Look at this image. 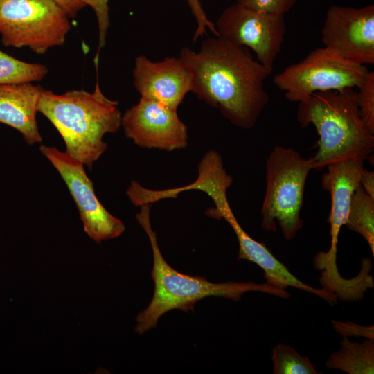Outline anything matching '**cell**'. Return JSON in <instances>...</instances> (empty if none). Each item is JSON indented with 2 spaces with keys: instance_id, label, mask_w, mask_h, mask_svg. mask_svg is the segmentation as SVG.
<instances>
[{
  "instance_id": "cell-1",
  "label": "cell",
  "mask_w": 374,
  "mask_h": 374,
  "mask_svg": "<svg viewBox=\"0 0 374 374\" xmlns=\"http://www.w3.org/2000/svg\"><path fill=\"white\" fill-rule=\"evenodd\" d=\"M193 77V90L233 125L253 127L269 102L265 80L271 73L249 48L220 36L204 40L199 51L188 47L179 57Z\"/></svg>"
},
{
  "instance_id": "cell-2",
  "label": "cell",
  "mask_w": 374,
  "mask_h": 374,
  "mask_svg": "<svg viewBox=\"0 0 374 374\" xmlns=\"http://www.w3.org/2000/svg\"><path fill=\"white\" fill-rule=\"evenodd\" d=\"M297 121L314 126L318 150L310 158L312 169L348 160L364 161L374 150V133L362 118L352 88L315 92L299 102Z\"/></svg>"
},
{
  "instance_id": "cell-3",
  "label": "cell",
  "mask_w": 374,
  "mask_h": 374,
  "mask_svg": "<svg viewBox=\"0 0 374 374\" xmlns=\"http://www.w3.org/2000/svg\"><path fill=\"white\" fill-rule=\"evenodd\" d=\"M117 101L102 92L97 75L93 92L71 90L62 94L42 89L37 105L56 128L66 145V152L89 169L107 148L105 134L121 126Z\"/></svg>"
},
{
  "instance_id": "cell-4",
  "label": "cell",
  "mask_w": 374,
  "mask_h": 374,
  "mask_svg": "<svg viewBox=\"0 0 374 374\" xmlns=\"http://www.w3.org/2000/svg\"><path fill=\"white\" fill-rule=\"evenodd\" d=\"M151 204L141 206L136 218L146 233L152 247L153 266L151 276L154 284L152 299L148 307L136 317L135 331L143 334L155 328L159 319L175 309L185 312L193 310L196 302L208 296L224 297L239 301L244 293L261 292L285 299L290 294L276 285L254 282L211 283L202 276L184 274L174 269L163 258L159 248L156 233L150 221Z\"/></svg>"
},
{
  "instance_id": "cell-5",
  "label": "cell",
  "mask_w": 374,
  "mask_h": 374,
  "mask_svg": "<svg viewBox=\"0 0 374 374\" xmlns=\"http://www.w3.org/2000/svg\"><path fill=\"white\" fill-rule=\"evenodd\" d=\"M312 170L310 159L290 148L276 146L265 162L266 189L261 227L276 231L277 224L285 240L294 238L303 226L300 213L308 175Z\"/></svg>"
},
{
  "instance_id": "cell-6",
  "label": "cell",
  "mask_w": 374,
  "mask_h": 374,
  "mask_svg": "<svg viewBox=\"0 0 374 374\" xmlns=\"http://www.w3.org/2000/svg\"><path fill=\"white\" fill-rule=\"evenodd\" d=\"M69 18L53 0H0L2 43L44 54L64 44L71 30Z\"/></svg>"
},
{
  "instance_id": "cell-7",
  "label": "cell",
  "mask_w": 374,
  "mask_h": 374,
  "mask_svg": "<svg viewBox=\"0 0 374 374\" xmlns=\"http://www.w3.org/2000/svg\"><path fill=\"white\" fill-rule=\"evenodd\" d=\"M368 71L366 65L323 46L286 67L273 81L286 99L299 103L315 92L358 88Z\"/></svg>"
},
{
  "instance_id": "cell-8",
  "label": "cell",
  "mask_w": 374,
  "mask_h": 374,
  "mask_svg": "<svg viewBox=\"0 0 374 374\" xmlns=\"http://www.w3.org/2000/svg\"><path fill=\"white\" fill-rule=\"evenodd\" d=\"M321 178V186L331 197L330 211L327 222L330 225V247L326 252L320 251L314 258L316 269L321 271L322 288L340 294L350 285L349 278L341 276L337 265L339 234L345 225L353 193L360 184L364 161L348 160L331 163Z\"/></svg>"
},
{
  "instance_id": "cell-9",
  "label": "cell",
  "mask_w": 374,
  "mask_h": 374,
  "mask_svg": "<svg viewBox=\"0 0 374 374\" xmlns=\"http://www.w3.org/2000/svg\"><path fill=\"white\" fill-rule=\"evenodd\" d=\"M219 36L251 48L271 73L286 33L285 15L253 10L238 3L226 8L215 24Z\"/></svg>"
},
{
  "instance_id": "cell-10",
  "label": "cell",
  "mask_w": 374,
  "mask_h": 374,
  "mask_svg": "<svg viewBox=\"0 0 374 374\" xmlns=\"http://www.w3.org/2000/svg\"><path fill=\"white\" fill-rule=\"evenodd\" d=\"M39 150L66 184L88 236L96 243L120 236L125 229V225L99 201L84 163L55 147L42 145Z\"/></svg>"
},
{
  "instance_id": "cell-11",
  "label": "cell",
  "mask_w": 374,
  "mask_h": 374,
  "mask_svg": "<svg viewBox=\"0 0 374 374\" xmlns=\"http://www.w3.org/2000/svg\"><path fill=\"white\" fill-rule=\"evenodd\" d=\"M321 41L344 57L360 64H374V6H332L328 10Z\"/></svg>"
},
{
  "instance_id": "cell-12",
  "label": "cell",
  "mask_w": 374,
  "mask_h": 374,
  "mask_svg": "<svg viewBox=\"0 0 374 374\" xmlns=\"http://www.w3.org/2000/svg\"><path fill=\"white\" fill-rule=\"evenodd\" d=\"M121 125L126 137L141 148L170 152L188 145V127L177 110L153 100L141 97L121 116Z\"/></svg>"
},
{
  "instance_id": "cell-13",
  "label": "cell",
  "mask_w": 374,
  "mask_h": 374,
  "mask_svg": "<svg viewBox=\"0 0 374 374\" xmlns=\"http://www.w3.org/2000/svg\"><path fill=\"white\" fill-rule=\"evenodd\" d=\"M132 75L141 97L175 110L193 90L192 75L179 57L152 62L141 55L135 58Z\"/></svg>"
},
{
  "instance_id": "cell-14",
  "label": "cell",
  "mask_w": 374,
  "mask_h": 374,
  "mask_svg": "<svg viewBox=\"0 0 374 374\" xmlns=\"http://www.w3.org/2000/svg\"><path fill=\"white\" fill-rule=\"evenodd\" d=\"M222 218L230 224L237 236L239 243L238 260H247L259 266L264 271L267 283L285 290L288 287L301 290L323 299L330 305L337 303L335 294L324 288L316 289L298 279L264 243L249 236L238 223L231 208L221 213Z\"/></svg>"
},
{
  "instance_id": "cell-15",
  "label": "cell",
  "mask_w": 374,
  "mask_h": 374,
  "mask_svg": "<svg viewBox=\"0 0 374 374\" xmlns=\"http://www.w3.org/2000/svg\"><path fill=\"white\" fill-rule=\"evenodd\" d=\"M42 89L31 83L0 84V123L19 131L28 145L42 141L36 119Z\"/></svg>"
},
{
  "instance_id": "cell-16",
  "label": "cell",
  "mask_w": 374,
  "mask_h": 374,
  "mask_svg": "<svg viewBox=\"0 0 374 374\" xmlns=\"http://www.w3.org/2000/svg\"><path fill=\"white\" fill-rule=\"evenodd\" d=\"M330 369H337L348 374L374 373V339L362 343L343 337L339 351L334 352L326 362Z\"/></svg>"
},
{
  "instance_id": "cell-17",
  "label": "cell",
  "mask_w": 374,
  "mask_h": 374,
  "mask_svg": "<svg viewBox=\"0 0 374 374\" xmlns=\"http://www.w3.org/2000/svg\"><path fill=\"white\" fill-rule=\"evenodd\" d=\"M345 225L360 234L374 255V199L359 185L352 195Z\"/></svg>"
},
{
  "instance_id": "cell-18",
  "label": "cell",
  "mask_w": 374,
  "mask_h": 374,
  "mask_svg": "<svg viewBox=\"0 0 374 374\" xmlns=\"http://www.w3.org/2000/svg\"><path fill=\"white\" fill-rule=\"evenodd\" d=\"M46 66L16 59L0 50V84L31 83L43 80Z\"/></svg>"
},
{
  "instance_id": "cell-19",
  "label": "cell",
  "mask_w": 374,
  "mask_h": 374,
  "mask_svg": "<svg viewBox=\"0 0 374 374\" xmlns=\"http://www.w3.org/2000/svg\"><path fill=\"white\" fill-rule=\"evenodd\" d=\"M274 374H317L310 360L290 346L279 344L272 350Z\"/></svg>"
},
{
  "instance_id": "cell-20",
  "label": "cell",
  "mask_w": 374,
  "mask_h": 374,
  "mask_svg": "<svg viewBox=\"0 0 374 374\" xmlns=\"http://www.w3.org/2000/svg\"><path fill=\"white\" fill-rule=\"evenodd\" d=\"M356 98L362 119L374 133V72L368 71L363 83L357 88Z\"/></svg>"
},
{
  "instance_id": "cell-21",
  "label": "cell",
  "mask_w": 374,
  "mask_h": 374,
  "mask_svg": "<svg viewBox=\"0 0 374 374\" xmlns=\"http://www.w3.org/2000/svg\"><path fill=\"white\" fill-rule=\"evenodd\" d=\"M87 5L91 7L96 16L98 28V46L95 60H98L100 51L106 44L110 26L109 0H87Z\"/></svg>"
},
{
  "instance_id": "cell-22",
  "label": "cell",
  "mask_w": 374,
  "mask_h": 374,
  "mask_svg": "<svg viewBox=\"0 0 374 374\" xmlns=\"http://www.w3.org/2000/svg\"><path fill=\"white\" fill-rule=\"evenodd\" d=\"M235 3L256 10L285 15L298 0H235Z\"/></svg>"
},
{
  "instance_id": "cell-23",
  "label": "cell",
  "mask_w": 374,
  "mask_h": 374,
  "mask_svg": "<svg viewBox=\"0 0 374 374\" xmlns=\"http://www.w3.org/2000/svg\"><path fill=\"white\" fill-rule=\"evenodd\" d=\"M186 1L191 13L197 22V28L193 35V42H195L198 38L206 34L207 29H208L215 36H219L215 24L208 18L200 1Z\"/></svg>"
},
{
  "instance_id": "cell-24",
  "label": "cell",
  "mask_w": 374,
  "mask_h": 374,
  "mask_svg": "<svg viewBox=\"0 0 374 374\" xmlns=\"http://www.w3.org/2000/svg\"><path fill=\"white\" fill-rule=\"evenodd\" d=\"M334 328L343 336L348 337H363L366 339H374V328L372 326H363L350 321L341 322L332 321Z\"/></svg>"
},
{
  "instance_id": "cell-25",
  "label": "cell",
  "mask_w": 374,
  "mask_h": 374,
  "mask_svg": "<svg viewBox=\"0 0 374 374\" xmlns=\"http://www.w3.org/2000/svg\"><path fill=\"white\" fill-rule=\"evenodd\" d=\"M69 17H74L87 5V0H53Z\"/></svg>"
},
{
  "instance_id": "cell-26",
  "label": "cell",
  "mask_w": 374,
  "mask_h": 374,
  "mask_svg": "<svg viewBox=\"0 0 374 374\" xmlns=\"http://www.w3.org/2000/svg\"><path fill=\"white\" fill-rule=\"evenodd\" d=\"M360 185L364 190L374 199V172L364 168L361 177Z\"/></svg>"
}]
</instances>
